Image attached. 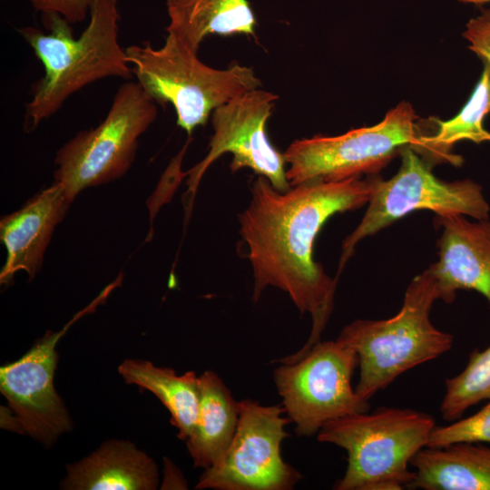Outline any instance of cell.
I'll return each instance as SVG.
<instances>
[{
	"label": "cell",
	"mask_w": 490,
	"mask_h": 490,
	"mask_svg": "<svg viewBox=\"0 0 490 490\" xmlns=\"http://www.w3.org/2000/svg\"><path fill=\"white\" fill-rule=\"evenodd\" d=\"M380 177L375 174L338 181H310L286 191L263 176L250 187V200L239 215L240 234L247 246L259 300L270 286L286 292L299 311L312 318L308 342L296 359L319 341L333 309L337 279H331L313 258L322 226L334 214L368 202Z\"/></svg>",
	"instance_id": "obj_1"
},
{
	"label": "cell",
	"mask_w": 490,
	"mask_h": 490,
	"mask_svg": "<svg viewBox=\"0 0 490 490\" xmlns=\"http://www.w3.org/2000/svg\"><path fill=\"white\" fill-rule=\"evenodd\" d=\"M89 15L87 26L76 38L71 24L57 14L44 15L48 33L31 26L19 30L44 70L25 105V130L34 131L83 87L104 78L129 80L132 75L119 44L117 0H94Z\"/></svg>",
	"instance_id": "obj_2"
},
{
	"label": "cell",
	"mask_w": 490,
	"mask_h": 490,
	"mask_svg": "<svg viewBox=\"0 0 490 490\" xmlns=\"http://www.w3.org/2000/svg\"><path fill=\"white\" fill-rule=\"evenodd\" d=\"M438 283L429 269L407 288L402 307L387 319H356L340 331L339 340L358 357L359 378L355 392L368 402L409 369L449 351L454 338L436 328L430 319Z\"/></svg>",
	"instance_id": "obj_3"
},
{
	"label": "cell",
	"mask_w": 490,
	"mask_h": 490,
	"mask_svg": "<svg viewBox=\"0 0 490 490\" xmlns=\"http://www.w3.org/2000/svg\"><path fill=\"white\" fill-rule=\"evenodd\" d=\"M435 426L426 413L382 407L330 420L317 439L347 452V469L335 489L401 490L412 483L415 472L408 466Z\"/></svg>",
	"instance_id": "obj_4"
},
{
	"label": "cell",
	"mask_w": 490,
	"mask_h": 490,
	"mask_svg": "<svg viewBox=\"0 0 490 490\" xmlns=\"http://www.w3.org/2000/svg\"><path fill=\"white\" fill-rule=\"evenodd\" d=\"M124 50L136 82L156 103L173 106L177 125L189 135L205 125L215 109L260 86L250 67L208 66L172 34L159 48L145 42Z\"/></svg>",
	"instance_id": "obj_5"
},
{
	"label": "cell",
	"mask_w": 490,
	"mask_h": 490,
	"mask_svg": "<svg viewBox=\"0 0 490 490\" xmlns=\"http://www.w3.org/2000/svg\"><path fill=\"white\" fill-rule=\"evenodd\" d=\"M157 114V103L137 82L124 83L101 123L79 132L59 149L54 182L73 201L83 190L122 177L134 161L139 138Z\"/></svg>",
	"instance_id": "obj_6"
},
{
	"label": "cell",
	"mask_w": 490,
	"mask_h": 490,
	"mask_svg": "<svg viewBox=\"0 0 490 490\" xmlns=\"http://www.w3.org/2000/svg\"><path fill=\"white\" fill-rule=\"evenodd\" d=\"M412 106L404 102L377 124L338 136L315 135L294 141L285 151L290 186L310 181H338L376 174L421 136Z\"/></svg>",
	"instance_id": "obj_7"
},
{
	"label": "cell",
	"mask_w": 490,
	"mask_h": 490,
	"mask_svg": "<svg viewBox=\"0 0 490 490\" xmlns=\"http://www.w3.org/2000/svg\"><path fill=\"white\" fill-rule=\"evenodd\" d=\"M402 163L389 180L379 179L368 207L357 228L344 240L338 273L353 254L357 244L412 211L429 210L436 215H467L487 220L490 207L482 188L472 180L445 181L411 147L401 150Z\"/></svg>",
	"instance_id": "obj_8"
},
{
	"label": "cell",
	"mask_w": 490,
	"mask_h": 490,
	"mask_svg": "<svg viewBox=\"0 0 490 490\" xmlns=\"http://www.w3.org/2000/svg\"><path fill=\"white\" fill-rule=\"evenodd\" d=\"M282 364L273 379L298 436H313L330 420L368 410L351 385L358 354L338 338L319 340L294 362Z\"/></svg>",
	"instance_id": "obj_9"
},
{
	"label": "cell",
	"mask_w": 490,
	"mask_h": 490,
	"mask_svg": "<svg viewBox=\"0 0 490 490\" xmlns=\"http://www.w3.org/2000/svg\"><path fill=\"white\" fill-rule=\"evenodd\" d=\"M239 423L222 459L205 469L196 489L289 490L300 473L281 456V443L289 436L280 406H262L251 399L239 401Z\"/></svg>",
	"instance_id": "obj_10"
},
{
	"label": "cell",
	"mask_w": 490,
	"mask_h": 490,
	"mask_svg": "<svg viewBox=\"0 0 490 490\" xmlns=\"http://www.w3.org/2000/svg\"><path fill=\"white\" fill-rule=\"evenodd\" d=\"M122 280L121 274L62 329L46 332L23 357L0 368V390L18 427L46 446L72 428L69 413L54 385L57 343L74 323L103 304Z\"/></svg>",
	"instance_id": "obj_11"
},
{
	"label": "cell",
	"mask_w": 490,
	"mask_h": 490,
	"mask_svg": "<svg viewBox=\"0 0 490 490\" xmlns=\"http://www.w3.org/2000/svg\"><path fill=\"white\" fill-rule=\"evenodd\" d=\"M277 99L278 95L257 88L213 111L209 152L186 173L190 191H195L207 169L226 152L232 154L230 164L232 172L250 168L280 191L291 187L287 179L284 153L271 145L266 132Z\"/></svg>",
	"instance_id": "obj_12"
},
{
	"label": "cell",
	"mask_w": 490,
	"mask_h": 490,
	"mask_svg": "<svg viewBox=\"0 0 490 490\" xmlns=\"http://www.w3.org/2000/svg\"><path fill=\"white\" fill-rule=\"evenodd\" d=\"M442 229L438 260L429 266L441 299L452 303L456 291L475 290L490 305V220L471 222L464 215H436Z\"/></svg>",
	"instance_id": "obj_13"
},
{
	"label": "cell",
	"mask_w": 490,
	"mask_h": 490,
	"mask_svg": "<svg viewBox=\"0 0 490 490\" xmlns=\"http://www.w3.org/2000/svg\"><path fill=\"white\" fill-rule=\"evenodd\" d=\"M71 202L63 187L54 182L19 211L2 218L0 240L6 260L0 272L1 284H10L18 270L26 271L30 279L34 277L53 231Z\"/></svg>",
	"instance_id": "obj_14"
},
{
	"label": "cell",
	"mask_w": 490,
	"mask_h": 490,
	"mask_svg": "<svg viewBox=\"0 0 490 490\" xmlns=\"http://www.w3.org/2000/svg\"><path fill=\"white\" fill-rule=\"evenodd\" d=\"M158 484V467L152 457L130 441L112 439L88 456L68 465L61 488L153 490Z\"/></svg>",
	"instance_id": "obj_15"
},
{
	"label": "cell",
	"mask_w": 490,
	"mask_h": 490,
	"mask_svg": "<svg viewBox=\"0 0 490 490\" xmlns=\"http://www.w3.org/2000/svg\"><path fill=\"white\" fill-rule=\"evenodd\" d=\"M410 489L490 490V446L456 443L422 448L411 460Z\"/></svg>",
	"instance_id": "obj_16"
},
{
	"label": "cell",
	"mask_w": 490,
	"mask_h": 490,
	"mask_svg": "<svg viewBox=\"0 0 490 490\" xmlns=\"http://www.w3.org/2000/svg\"><path fill=\"white\" fill-rule=\"evenodd\" d=\"M199 386L197 423L186 446L194 466L207 469L226 454L237 429L240 410L239 402L215 372H203Z\"/></svg>",
	"instance_id": "obj_17"
},
{
	"label": "cell",
	"mask_w": 490,
	"mask_h": 490,
	"mask_svg": "<svg viewBox=\"0 0 490 490\" xmlns=\"http://www.w3.org/2000/svg\"><path fill=\"white\" fill-rule=\"evenodd\" d=\"M166 31L198 52L211 34L254 35L255 15L247 0H166Z\"/></svg>",
	"instance_id": "obj_18"
},
{
	"label": "cell",
	"mask_w": 490,
	"mask_h": 490,
	"mask_svg": "<svg viewBox=\"0 0 490 490\" xmlns=\"http://www.w3.org/2000/svg\"><path fill=\"white\" fill-rule=\"evenodd\" d=\"M118 371L127 384L154 394L168 409L178 437L189 438L197 423L200 404L199 377L194 371L178 376L172 368L140 359H125Z\"/></svg>",
	"instance_id": "obj_19"
},
{
	"label": "cell",
	"mask_w": 490,
	"mask_h": 490,
	"mask_svg": "<svg viewBox=\"0 0 490 490\" xmlns=\"http://www.w3.org/2000/svg\"><path fill=\"white\" fill-rule=\"evenodd\" d=\"M490 113V65L485 68L467 103L460 112L447 121L433 119L437 124L433 135H421L416 146V152L429 153L433 160L449 161L459 165L462 159L450 153L453 145L462 140L476 143L490 141V132L483 126V121Z\"/></svg>",
	"instance_id": "obj_20"
},
{
	"label": "cell",
	"mask_w": 490,
	"mask_h": 490,
	"mask_svg": "<svg viewBox=\"0 0 490 490\" xmlns=\"http://www.w3.org/2000/svg\"><path fill=\"white\" fill-rule=\"evenodd\" d=\"M440 413L446 421H455L471 407L490 400V345L474 349L466 366L446 380Z\"/></svg>",
	"instance_id": "obj_21"
},
{
	"label": "cell",
	"mask_w": 490,
	"mask_h": 490,
	"mask_svg": "<svg viewBox=\"0 0 490 490\" xmlns=\"http://www.w3.org/2000/svg\"><path fill=\"white\" fill-rule=\"evenodd\" d=\"M456 443L490 444V400L476 413L451 422L436 426L426 446L439 447Z\"/></svg>",
	"instance_id": "obj_22"
},
{
	"label": "cell",
	"mask_w": 490,
	"mask_h": 490,
	"mask_svg": "<svg viewBox=\"0 0 490 490\" xmlns=\"http://www.w3.org/2000/svg\"><path fill=\"white\" fill-rule=\"evenodd\" d=\"M463 35L469 49L490 65V8H482L477 16L470 19Z\"/></svg>",
	"instance_id": "obj_23"
},
{
	"label": "cell",
	"mask_w": 490,
	"mask_h": 490,
	"mask_svg": "<svg viewBox=\"0 0 490 490\" xmlns=\"http://www.w3.org/2000/svg\"><path fill=\"white\" fill-rule=\"evenodd\" d=\"M43 15L57 14L71 24L83 22L94 0H29Z\"/></svg>",
	"instance_id": "obj_24"
},
{
	"label": "cell",
	"mask_w": 490,
	"mask_h": 490,
	"mask_svg": "<svg viewBox=\"0 0 490 490\" xmlns=\"http://www.w3.org/2000/svg\"><path fill=\"white\" fill-rule=\"evenodd\" d=\"M458 1L465 4H473L475 5H481L486 3H490V0H458Z\"/></svg>",
	"instance_id": "obj_25"
}]
</instances>
